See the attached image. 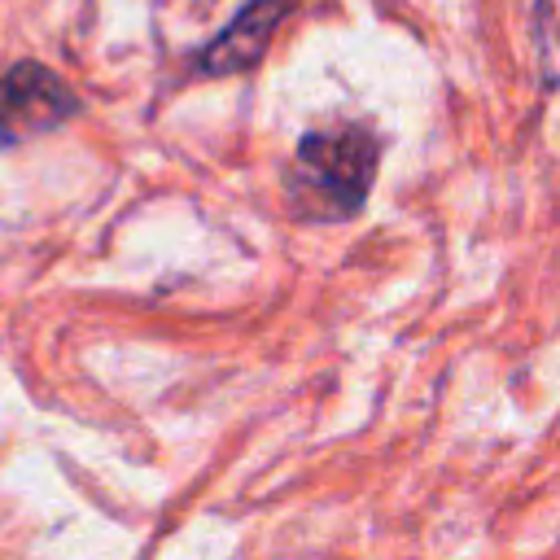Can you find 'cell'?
<instances>
[{
	"label": "cell",
	"mask_w": 560,
	"mask_h": 560,
	"mask_svg": "<svg viewBox=\"0 0 560 560\" xmlns=\"http://www.w3.org/2000/svg\"><path fill=\"white\" fill-rule=\"evenodd\" d=\"M381 171V136L368 122L306 131L289 162V197L302 219L346 223L363 210Z\"/></svg>",
	"instance_id": "obj_1"
},
{
	"label": "cell",
	"mask_w": 560,
	"mask_h": 560,
	"mask_svg": "<svg viewBox=\"0 0 560 560\" xmlns=\"http://www.w3.org/2000/svg\"><path fill=\"white\" fill-rule=\"evenodd\" d=\"M74 114H79V96L57 70L39 61H18L0 74V149L57 131Z\"/></svg>",
	"instance_id": "obj_2"
},
{
	"label": "cell",
	"mask_w": 560,
	"mask_h": 560,
	"mask_svg": "<svg viewBox=\"0 0 560 560\" xmlns=\"http://www.w3.org/2000/svg\"><path fill=\"white\" fill-rule=\"evenodd\" d=\"M311 4H319V0H245V4L236 9V18H232L210 44H201V48L192 52V74H206V79L249 74V70L267 57L276 31H280L293 13L311 9Z\"/></svg>",
	"instance_id": "obj_3"
},
{
	"label": "cell",
	"mask_w": 560,
	"mask_h": 560,
	"mask_svg": "<svg viewBox=\"0 0 560 560\" xmlns=\"http://www.w3.org/2000/svg\"><path fill=\"white\" fill-rule=\"evenodd\" d=\"M534 18H538V35H547V22H551V0H538ZM542 70H547V83H551V57H547V39H542Z\"/></svg>",
	"instance_id": "obj_4"
}]
</instances>
